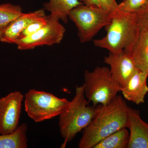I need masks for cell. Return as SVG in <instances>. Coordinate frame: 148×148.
I'll return each mask as SVG.
<instances>
[{
	"mask_svg": "<svg viewBox=\"0 0 148 148\" xmlns=\"http://www.w3.org/2000/svg\"><path fill=\"white\" fill-rule=\"evenodd\" d=\"M66 29L59 19L48 16L47 24L34 34L18 40L15 44L20 50H30L37 47L59 44L63 40Z\"/></svg>",
	"mask_w": 148,
	"mask_h": 148,
	"instance_id": "cell-7",
	"label": "cell"
},
{
	"mask_svg": "<svg viewBox=\"0 0 148 148\" xmlns=\"http://www.w3.org/2000/svg\"><path fill=\"white\" fill-rule=\"evenodd\" d=\"M24 98L18 90L0 98V134H10L18 127Z\"/></svg>",
	"mask_w": 148,
	"mask_h": 148,
	"instance_id": "cell-8",
	"label": "cell"
},
{
	"mask_svg": "<svg viewBox=\"0 0 148 148\" xmlns=\"http://www.w3.org/2000/svg\"><path fill=\"white\" fill-rule=\"evenodd\" d=\"M23 13L20 6L9 3L0 5V30Z\"/></svg>",
	"mask_w": 148,
	"mask_h": 148,
	"instance_id": "cell-17",
	"label": "cell"
},
{
	"mask_svg": "<svg viewBox=\"0 0 148 148\" xmlns=\"http://www.w3.org/2000/svg\"><path fill=\"white\" fill-rule=\"evenodd\" d=\"M127 128L130 130L128 148H148V124L140 116L138 110L128 108Z\"/></svg>",
	"mask_w": 148,
	"mask_h": 148,
	"instance_id": "cell-11",
	"label": "cell"
},
{
	"mask_svg": "<svg viewBox=\"0 0 148 148\" xmlns=\"http://www.w3.org/2000/svg\"><path fill=\"white\" fill-rule=\"evenodd\" d=\"M84 4L100 8L99 0H79Z\"/></svg>",
	"mask_w": 148,
	"mask_h": 148,
	"instance_id": "cell-22",
	"label": "cell"
},
{
	"mask_svg": "<svg viewBox=\"0 0 148 148\" xmlns=\"http://www.w3.org/2000/svg\"><path fill=\"white\" fill-rule=\"evenodd\" d=\"M44 10H39L28 13H23L0 30V42L15 44L22 32L29 24L41 16H45Z\"/></svg>",
	"mask_w": 148,
	"mask_h": 148,
	"instance_id": "cell-10",
	"label": "cell"
},
{
	"mask_svg": "<svg viewBox=\"0 0 148 148\" xmlns=\"http://www.w3.org/2000/svg\"><path fill=\"white\" fill-rule=\"evenodd\" d=\"M130 56L138 70L148 73V32H140Z\"/></svg>",
	"mask_w": 148,
	"mask_h": 148,
	"instance_id": "cell-13",
	"label": "cell"
},
{
	"mask_svg": "<svg viewBox=\"0 0 148 148\" xmlns=\"http://www.w3.org/2000/svg\"><path fill=\"white\" fill-rule=\"evenodd\" d=\"M136 14L140 32H148V1Z\"/></svg>",
	"mask_w": 148,
	"mask_h": 148,
	"instance_id": "cell-20",
	"label": "cell"
},
{
	"mask_svg": "<svg viewBox=\"0 0 148 148\" xmlns=\"http://www.w3.org/2000/svg\"><path fill=\"white\" fill-rule=\"evenodd\" d=\"M148 0H123L118 4L117 10L122 13H136L147 3Z\"/></svg>",
	"mask_w": 148,
	"mask_h": 148,
	"instance_id": "cell-18",
	"label": "cell"
},
{
	"mask_svg": "<svg viewBox=\"0 0 148 148\" xmlns=\"http://www.w3.org/2000/svg\"><path fill=\"white\" fill-rule=\"evenodd\" d=\"M28 126L22 123L10 134H0V148H27Z\"/></svg>",
	"mask_w": 148,
	"mask_h": 148,
	"instance_id": "cell-15",
	"label": "cell"
},
{
	"mask_svg": "<svg viewBox=\"0 0 148 148\" xmlns=\"http://www.w3.org/2000/svg\"><path fill=\"white\" fill-rule=\"evenodd\" d=\"M89 103L85 95L83 84L76 86L74 98L59 115V131L64 140L62 148L87 127L95 116L97 106H89Z\"/></svg>",
	"mask_w": 148,
	"mask_h": 148,
	"instance_id": "cell-3",
	"label": "cell"
},
{
	"mask_svg": "<svg viewBox=\"0 0 148 148\" xmlns=\"http://www.w3.org/2000/svg\"><path fill=\"white\" fill-rule=\"evenodd\" d=\"M148 73L138 70L126 83L121 91L127 101L136 105L145 103L148 92L147 79Z\"/></svg>",
	"mask_w": 148,
	"mask_h": 148,
	"instance_id": "cell-12",
	"label": "cell"
},
{
	"mask_svg": "<svg viewBox=\"0 0 148 148\" xmlns=\"http://www.w3.org/2000/svg\"><path fill=\"white\" fill-rule=\"evenodd\" d=\"M82 4L79 0H49L44 4V7L52 17L67 23L71 11Z\"/></svg>",
	"mask_w": 148,
	"mask_h": 148,
	"instance_id": "cell-14",
	"label": "cell"
},
{
	"mask_svg": "<svg viewBox=\"0 0 148 148\" xmlns=\"http://www.w3.org/2000/svg\"><path fill=\"white\" fill-rule=\"evenodd\" d=\"M129 139L130 132L124 127L106 137L93 148H128Z\"/></svg>",
	"mask_w": 148,
	"mask_h": 148,
	"instance_id": "cell-16",
	"label": "cell"
},
{
	"mask_svg": "<svg viewBox=\"0 0 148 148\" xmlns=\"http://www.w3.org/2000/svg\"><path fill=\"white\" fill-rule=\"evenodd\" d=\"M47 21L48 16L45 15L38 18L36 20L29 24V26L21 33L18 40L29 36L34 34L40 29L45 26L47 24Z\"/></svg>",
	"mask_w": 148,
	"mask_h": 148,
	"instance_id": "cell-19",
	"label": "cell"
},
{
	"mask_svg": "<svg viewBox=\"0 0 148 148\" xmlns=\"http://www.w3.org/2000/svg\"><path fill=\"white\" fill-rule=\"evenodd\" d=\"M84 76L85 95L93 106L109 104L121 90L108 67L98 66L91 72L85 70Z\"/></svg>",
	"mask_w": 148,
	"mask_h": 148,
	"instance_id": "cell-4",
	"label": "cell"
},
{
	"mask_svg": "<svg viewBox=\"0 0 148 148\" xmlns=\"http://www.w3.org/2000/svg\"><path fill=\"white\" fill-rule=\"evenodd\" d=\"M104 62L110 66L112 76L121 88L138 70L130 56L124 50L118 53H109L104 57Z\"/></svg>",
	"mask_w": 148,
	"mask_h": 148,
	"instance_id": "cell-9",
	"label": "cell"
},
{
	"mask_svg": "<svg viewBox=\"0 0 148 148\" xmlns=\"http://www.w3.org/2000/svg\"><path fill=\"white\" fill-rule=\"evenodd\" d=\"M69 18L77 29L78 36L82 43L88 42L103 27L110 23L111 16L98 7L83 3L71 11Z\"/></svg>",
	"mask_w": 148,
	"mask_h": 148,
	"instance_id": "cell-6",
	"label": "cell"
},
{
	"mask_svg": "<svg viewBox=\"0 0 148 148\" xmlns=\"http://www.w3.org/2000/svg\"><path fill=\"white\" fill-rule=\"evenodd\" d=\"M110 15L111 21L106 27V36L94 40L93 44L107 49L110 53H118L124 50L130 56L140 33L136 13L116 12Z\"/></svg>",
	"mask_w": 148,
	"mask_h": 148,
	"instance_id": "cell-2",
	"label": "cell"
},
{
	"mask_svg": "<svg viewBox=\"0 0 148 148\" xmlns=\"http://www.w3.org/2000/svg\"><path fill=\"white\" fill-rule=\"evenodd\" d=\"M97 111L90 124L82 130L79 148H93L100 141L128 125V106L121 95L110 103L97 106Z\"/></svg>",
	"mask_w": 148,
	"mask_h": 148,
	"instance_id": "cell-1",
	"label": "cell"
},
{
	"mask_svg": "<svg viewBox=\"0 0 148 148\" xmlns=\"http://www.w3.org/2000/svg\"><path fill=\"white\" fill-rule=\"evenodd\" d=\"M69 101L45 91L30 89L24 95V108L28 116L40 122L59 116Z\"/></svg>",
	"mask_w": 148,
	"mask_h": 148,
	"instance_id": "cell-5",
	"label": "cell"
},
{
	"mask_svg": "<svg viewBox=\"0 0 148 148\" xmlns=\"http://www.w3.org/2000/svg\"><path fill=\"white\" fill-rule=\"evenodd\" d=\"M100 8L103 10L112 14L117 10L118 4L116 0H99Z\"/></svg>",
	"mask_w": 148,
	"mask_h": 148,
	"instance_id": "cell-21",
	"label": "cell"
}]
</instances>
